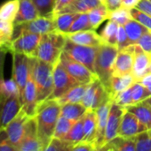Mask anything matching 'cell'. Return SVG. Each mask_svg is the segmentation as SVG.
<instances>
[{
	"instance_id": "7a4b0ae2",
	"label": "cell",
	"mask_w": 151,
	"mask_h": 151,
	"mask_svg": "<svg viewBox=\"0 0 151 151\" xmlns=\"http://www.w3.org/2000/svg\"><path fill=\"white\" fill-rule=\"evenodd\" d=\"M22 103L18 86L12 79L4 80L0 84V130L19 114Z\"/></svg>"
},
{
	"instance_id": "ee69618b",
	"label": "cell",
	"mask_w": 151,
	"mask_h": 151,
	"mask_svg": "<svg viewBox=\"0 0 151 151\" xmlns=\"http://www.w3.org/2000/svg\"><path fill=\"white\" fill-rule=\"evenodd\" d=\"M113 102H115L117 104L122 106V107H126L129 105H133V96H132V89L131 87L124 91H122L121 93H119L115 99L113 100Z\"/></svg>"
},
{
	"instance_id": "8fae6325",
	"label": "cell",
	"mask_w": 151,
	"mask_h": 151,
	"mask_svg": "<svg viewBox=\"0 0 151 151\" xmlns=\"http://www.w3.org/2000/svg\"><path fill=\"white\" fill-rule=\"evenodd\" d=\"M42 35L34 33H23L13 38L6 49L10 53H21L28 57H34L37 50Z\"/></svg>"
},
{
	"instance_id": "f546056e",
	"label": "cell",
	"mask_w": 151,
	"mask_h": 151,
	"mask_svg": "<svg viewBox=\"0 0 151 151\" xmlns=\"http://www.w3.org/2000/svg\"><path fill=\"white\" fill-rule=\"evenodd\" d=\"M78 16L77 12H65L53 14L56 30L62 34H68L73 22Z\"/></svg>"
},
{
	"instance_id": "44dd1931",
	"label": "cell",
	"mask_w": 151,
	"mask_h": 151,
	"mask_svg": "<svg viewBox=\"0 0 151 151\" xmlns=\"http://www.w3.org/2000/svg\"><path fill=\"white\" fill-rule=\"evenodd\" d=\"M66 36L73 42L79 44V45H84V46L98 47L101 43H103V41L100 34H98L94 29L83 30V31L75 32V33H69V34H66Z\"/></svg>"
},
{
	"instance_id": "ab89813d",
	"label": "cell",
	"mask_w": 151,
	"mask_h": 151,
	"mask_svg": "<svg viewBox=\"0 0 151 151\" xmlns=\"http://www.w3.org/2000/svg\"><path fill=\"white\" fill-rule=\"evenodd\" d=\"M136 151H151V136L149 130L143 131L133 137Z\"/></svg>"
},
{
	"instance_id": "836d02e7",
	"label": "cell",
	"mask_w": 151,
	"mask_h": 151,
	"mask_svg": "<svg viewBox=\"0 0 151 151\" xmlns=\"http://www.w3.org/2000/svg\"><path fill=\"white\" fill-rule=\"evenodd\" d=\"M84 117H85V115L81 119H79L78 120H77L75 122V124L71 127V129L69 132V134L62 140H65V141L70 142L74 146L77 145V143H79L80 142H83L84 137H85V132H84Z\"/></svg>"
},
{
	"instance_id": "9f6ffc18",
	"label": "cell",
	"mask_w": 151,
	"mask_h": 151,
	"mask_svg": "<svg viewBox=\"0 0 151 151\" xmlns=\"http://www.w3.org/2000/svg\"><path fill=\"white\" fill-rule=\"evenodd\" d=\"M146 101H147V102H148V103H149V104L151 105V96H150L148 99H146Z\"/></svg>"
},
{
	"instance_id": "5b68a950",
	"label": "cell",
	"mask_w": 151,
	"mask_h": 151,
	"mask_svg": "<svg viewBox=\"0 0 151 151\" xmlns=\"http://www.w3.org/2000/svg\"><path fill=\"white\" fill-rule=\"evenodd\" d=\"M118 53L117 46L101 43L99 47L95 59V73L104 87L109 89L110 80L113 76L114 64Z\"/></svg>"
},
{
	"instance_id": "b9f144b4",
	"label": "cell",
	"mask_w": 151,
	"mask_h": 151,
	"mask_svg": "<svg viewBox=\"0 0 151 151\" xmlns=\"http://www.w3.org/2000/svg\"><path fill=\"white\" fill-rule=\"evenodd\" d=\"M74 145L71 144L70 142L62 139L53 137V139L51 140L48 146L45 148L44 151H72Z\"/></svg>"
},
{
	"instance_id": "7c38bea8",
	"label": "cell",
	"mask_w": 151,
	"mask_h": 151,
	"mask_svg": "<svg viewBox=\"0 0 151 151\" xmlns=\"http://www.w3.org/2000/svg\"><path fill=\"white\" fill-rule=\"evenodd\" d=\"M60 61L69 73L80 84H90L98 78V76L90 71L85 65L70 58L63 50L61 54Z\"/></svg>"
},
{
	"instance_id": "4fadbf2b",
	"label": "cell",
	"mask_w": 151,
	"mask_h": 151,
	"mask_svg": "<svg viewBox=\"0 0 151 151\" xmlns=\"http://www.w3.org/2000/svg\"><path fill=\"white\" fill-rule=\"evenodd\" d=\"M18 151H43L41 142L38 139L37 126L35 116L29 117L26 123L24 135Z\"/></svg>"
},
{
	"instance_id": "7dc6e473",
	"label": "cell",
	"mask_w": 151,
	"mask_h": 151,
	"mask_svg": "<svg viewBox=\"0 0 151 151\" xmlns=\"http://www.w3.org/2000/svg\"><path fill=\"white\" fill-rule=\"evenodd\" d=\"M136 44L139 45L146 53L151 54V30L143 34Z\"/></svg>"
},
{
	"instance_id": "7bdbcfd3",
	"label": "cell",
	"mask_w": 151,
	"mask_h": 151,
	"mask_svg": "<svg viewBox=\"0 0 151 151\" xmlns=\"http://www.w3.org/2000/svg\"><path fill=\"white\" fill-rule=\"evenodd\" d=\"M130 12L133 19L137 20L138 22H140L141 24L151 30V16L135 7L130 9Z\"/></svg>"
},
{
	"instance_id": "8d00e7d4",
	"label": "cell",
	"mask_w": 151,
	"mask_h": 151,
	"mask_svg": "<svg viewBox=\"0 0 151 151\" xmlns=\"http://www.w3.org/2000/svg\"><path fill=\"white\" fill-rule=\"evenodd\" d=\"M131 89H132L133 104L141 103L151 96V93L150 92V90L139 81H135L131 86Z\"/></svg>"
},
{
	"instance_id": "e575fe53",
	"label": "cell",
	"mask_w": 151,
	"mask_h": 151,
	"mask_svg": "<svg viewBox=\"0 0 151 151\" xmlns=\"http://www.w3.org/2000/svg\"><path fill=\"white\" fill-rule=\"evenodd\" d=\"M14 23L0 19V47H7L13 37Z\"/></svg>"
},
{
	"instance_id": "f6af8a7d",
	"label": "cell",
	"mask_w": 151,
	"mask_h": 151,
	"mask_svg": "<svg viewBox=\"0 0 151 151\" xmlns=\"http://www.w3.org/2000/svg\"><path fill=\"white\" fill-rule=\"evenodd\" d=\"M130 45H131V42H130L129 38L127 36L125 27L119 26L118 31H117V47L118 50H121L125 48H127Z\"/></svg>"
},
{
	"instance_id": "681fc988",
	"label": "cell",
	"mask_w": 151,
	"mask_h": 151,
	"mask_svg": "<svg viewBox=\"0 0 151 151\" xmlns=\"http://www.w3.org/2000/svg\"><path fill=\"white\" fill-rule=\"evenodd\" d=\"M7 52L9 51L5 47H0V84L4 80V68L5 56Z\"/></svg>"
},
{
	"instance_id": "8992f818",
	"label": "cell",
	"mask_w": 151,
	"mask_h": 151,
	"mask_svg": "<svg viewBox=\"0 0 151 151\" xmlns=\"http://www.w3.org/2000/svg\"><path fill=\"white\" fill-rule=\"evenodd\" d=\"M99 47L79 45L67 38L63 51L76 61L85 65L90 71L95 73V59ZM96 74V73H95Z\"/></svg>"
},
{
	"instance_id": "bcb514c9",
	"label": "cell",
	"mask_w": 151,
	"mask_h": 151,
	"mask_svg": "<svg viewBox=\"0 0 151 151\" xmlns=\"http://www.w3.org/2000/svg\"><path fill=\"white\" fill-rule=\"evenodd\" d=\"M0 151H17L8 139L5 129L0 130Z\"/></svg>"
},
{
	"instance_id": "3957f363",
	"label": "cell",
	"mask_w": 151,
	"mask_h": 151,
	"mask_svg": "<svg viewBox=\"0 0 151 151\" xmlns=\"http://www.w3.org/2000/svg\"><path fill=\"white\" fill-rule=\"evenodd\" d=\"M66 40V35L58 31L42 35L35 58L54 65L60 59Z\"/></svg>"
},
{
	"instance_id": "74e56055",
	"label": "cell",
	"mask_w": 151,
	"mask_h": 151,
	"mask_svg": "<svg viewBox=\"0 0 151 151\" xmlns=\"http://www.w3.org/2000/svg\"><path fill=\"white\" fill-rule=\"evenodd\" d=\"M89 29H93L90 23L89 14L88 12H82V13H78V16L73 22L71 27L69 30V33H75V32L89 30Z\"/></svg>"
},
{
	"instance_id": "e0dca14e",
	"label": "cell",
	"mask_w": 151,
	"mask_h": 151,
	"mask_svg": "<svg viewBox=\"0 0 151 151\" xmlns=\"http://www.w3.org/2000/svg\"><path fill=\"white\" fill-rule=\"evenodd\" d=\"M31 65H32V63H31ZM21 103H22V110L26 112V114L29 117H34L36 115L38 103H37L36 86L33 79L32 71H30L28 82L25 86V88L21 96Z\"/></svg>"
},
{
	"instance_id": "83f0119b",
	"label": "cell",
	"mask_w": 151,
	"mask_h": 151,
	"mask_svg": "<svg viewBox=\"0 0 151 151\" xmlns=\"http://www.w3.org/2000/svg\"><path fill=\"white\" fill-rule=\"evenodd\" d=\"M87 111V109L81 103H67L61 105V116L72 120H78Z\"/></svg>"
},
{
	"instance_id": "1f68e13d",
	"label": "cell",
	"mask_w": 151,
	"mask_h": 151,
	"mask_svg": "<svg viewBox=\"0 0 151 151\" xmlns=\"http://www.w3.org/2000/svg\"><path fill=\"white\" fill-rule=\"evenodd\" d=\"M119 25L114 20L109 19L105 27L101 29L100 35L103 42L117 46V31Z\"/></svg>"
},
{
	"instance_id": "6f0895ef",
	"label": "cell",
	"mask_w": 151,
	"mask_h": 151,
	"mask_svg": "<svg viewBox=\"0 0 151 151\" xmlns=\"http://www.w3.org/2000/svg\"><path fill=\"white\" fill-rule=\"evenodd\" d=\"M150 73H151V54H150Z\"/></svg>"
},
{
	"instance_id": "d6986e66",
	"label": "cell",
	"mask_w": 151,
	"mask_h": 151,
	"mask_svg": "<svg viewBox=\"0 0 151 151\" xmlns=\"http://www.w3.org/2000/svg\"><path fill=\"white\" fill-rule=\"evenodd\" d=\"M125 111V108L117 104L115 102H112L109 119L106 127V133H105V144L113 139L114 137L117 136L118 129L120 127V123L123 118V115Z\"/></svg>"
},
{
	"instance_id": "52a82bcc",
	"label": "cell",
	"mask_w": 151,
	"mask_h": 151,
	"mask_svg": "<svg viewBox=\"0 0 151 151\" xmlns=\"http://www.w3.org/2000/svg\"><path fill=\"white\" fill-rule=\"evenodd\" d=\"M12 79L19 88L20 98L22 96L25 86L28 82L30 71L32 57L21 53H12Z\"/></svg>"
},
{
	"instance_id": "60d3db41",
	"label": "cell",
	"mask_w": 151,
	"mask_h": 151,
	"mask_svg": "<svg viewBox=\"0 0 151 151\" xmlns=\"http://www.w3.org/2000/svg\"><path fill=\"white\" fill-rule=\"evenodd\" d=\"M39 16H53L55 0H33Z\"/></svg>"
},
{
	"instance_id": "9c48e42d",
	"label": "cell",
	"mask_w": 151,
	"mask_h": 151,
	"mask_svg": "<svg viewBox=\"0 0 151 151\" xmlns=\"http://www.w3.org/2000/svg\"><path fill=\"white\" fill-rule=\"evenodd\" d=\"M57 31L53 15V16H39L32 20L14 25L13 38H16L20 35L28 32L38 35H44L46 33Z\"/></svg>"
},
{
	"instance_id": "f35d334b",
	"label": "cell",
	"mask_w": 151,
	"mask_h": 151,
	"mask_svg": "<svg viewBox=\"0 0 151 151\" xmlns=\"http://www.w3.org/2000/svg\"><path fill=\"white\" fill-rule=\"evenodd\" d=\"M130 19H132L130 9H127L123 6L113 12H110L109 15V19L114 20L119 26H124Z\"/></svg>"
},
{
	"instance_id": "f5cc1de1",
	"label": "cell",
	"mask_w": 151,
	"mask_h": 151,
	"mask_svg": "<svg viewBox=\"0 0 151 151\" xmlns=\"http://www.w3.org/2000/svg\"><path fill=\"white\" fill-rule=\"evenodd\" d=\"M105 4L110 12L122 6V0H106Z\"/></svg>"
},
{
	"instance_id": "2e32d148",
	"label": "cell",
	"mask_w": 151,
	"mask_h": 151,
	"mask_svg": "<svg viewBox=\"0 0 151 151\" xmlns=\"http://www.w3.org/2000/svg\"><path fill=\"white\" fill-rule=\"evenodd\" d=\"M146 130H148L147 127L142 123L133 113L125 110L120 123L117 135L125 138H133L138 134Z\"/></svg>"
},
{
	"instance_id": "d590c367",
	"label": "cell",
	"mask_w": 151,
	"mask_h": 151,
	"mask_svg": "<svg viewBox=\"0 0 151 151\" xmlns=\"http://www.w3.org/2000/svg\"><path fill=\"white\" fill-rule=\"evenodd\" d=\"M75 122H76L75 120L67 119L63 116H60V118L57 121L56 127H55L53 137L59 138V139H64L65 136L70 131V129L73 127V125L75 124Z\"/></svg>"
},
{
	"instance_id": "ba28073f",
	"label": "cell",
	"mask_w": 151,
	"mask_h": 151,
	"mask_svg": "<svg viewBox=\"0 0 151 151\" xmlns=\"http://www.w3.org/2000/svg\"><path fill=\"white\" fill-rule=\"evenodd\" d=\"M80 83L73 78L59 61L53 66V91L48 99H58Z\"/></svg>"
},
{
	"instance_id": "277c9868",
	"label": "cell",
	"mask_w": 151,
	"mask_h": 151,
	"mask_svg": "<svg viewBox=\"0 0 151 151\" xmlns=\"http://www.w3.org/2000/svg\"><path fill=\"white\" fill-rule=\"evenodd\" d=\"M53 66L36 58H32L31 71L37 91V103L49 98L53 91Z\"/></svg>"
},
{
	"instance_id": "d4e9b609",
	"label": "cell",
	"mask_w": 151,
	"mask_h": 151,
	"mask_svg": "<svg viewBox=\"0 0 151 151\" xmlns=\"http://www.w3.org/2000/svg\"><path fill=\"white\" fill-rule=\"evenodd\" d=\"M100 150L105 151H136L133 138H125L117 135L109 141Z\"/></svg>"
},
{
	"instance_id": "7402d4cb",
	"label": "cell",
	"mask_w": 151,
	"mask_h": 151,
	"mask_svg": "<svg viewBox=\"0 0 151 151\" xmlns=\"http://www.w3.org/2000/svg\"><path fill=\"white\" fill-rule=\"evenodd\" d=\"M135 81H135L133 73L127 74V75H123V76H112V78L110 80L109 88L108 89L112 101L115 99V97L119 93L129 88Z\"/></svg>"
},
{
	"instance_id": "9a60e30c",
	"label": "cell",
	"mask_w": 151,
	"mask_h": 151,
	"mask_svg": "<svg viewBox=\"0 0 151 151\" xmlns=\"http://www.w3.org/2000/svg\"><path fill=\"white\" fill-rule=\"evenodd\" d=\"M134 61V44L118 50L114 64L113 76H123L133 73Z\"/></svg>"
},
{
	"instance_id": "5bb4252c",
	"label": "cell",
	"mask_w": 151,
	"mask_h": 151,
	"mask_svg": "<svg viewBox=\"0 0 151 151\" xmlns=\"http://www.w3.org/2000/svg\"><path fill=\"white\" fill-rule=\"evenodd\" d=\"M28 119H29V116H28L26 112L21 109L19 114L4 128L9 141L17 149V151L22 141L24 132H25L26 123Z\"/></svg>"
},
{
	"instance_id": "30bf717a",
	"label": "cell",
	"mask_w": 151,
	"mask_h": 151,
	"mask_svg": "<svg viewBox=\"0 0 151 151\" xmlns=\"http://www.w3.org/2000/svg\"><path fill=\"white\" fill-rule=\"evenodd\" d=\"M112 101L108 89L99 78L88 85L81 104L87 109L97 110L107 102Z\"/></svg>"
},
{
	"instance_id": "ac0fdd59",
	"label": "cell",
	"mask_w": 151,
	"mask_h": 151,
	"mask_svg": "<svg viewBox=\"0 0 151 151\" xmlns=\"http://www.w3.org/2000/svg\"><path fill=\"white\" fill-rule=\"evenodd\" d=\"M113 101L107 102L106 104L100 106L97 110V134L94 141V145L96 150H100L105 145V133L106 127L109 119V114L110 111V107Z\"/></svg>"
},
{
	"instance_id": "6da1fadb",
	"label": "cell",
	"mask_w": 151,
	"mask_h": 151,
	"mask_svg": "<svg viewBox=\"0 0 151 151\" xmlns=\"http://www.w3.org/2000/svg\"><path fill=\"white\" fill-rule=\"evenodd\" d=\"M61 105L56 99H46L38 104L36 111L38 139L43 151L53 137L57 121L61 116Z\"/></svg>"
},
{
	"instance_id": "db71d44e",
	"label": "cell",
	"mask_w": 151,
	"mask_h": 151,
	"mask_svg": "<svg viewBox=\"0 0 151 151\" xmlns=\"http://www.w3.org/2000/svg\"><path fill=\"white\" fill-rule=\"evenodd\" d=\"M140 0H122V6L127 9H132L136 6Z\"/></svg>"
},
{
	"instance_id": "816d5d0a",
	"label": "cell",
	"mask_w": 151,
	"mask_h": 151,
	"mask_svg": "<svg viewBox=\"0 0 151 151\" xmlns=\"http://www.w3.org/2000/svg\"><path fill=\"white\" fill-rule=\"evenodd\" d=\"M74 0H55V6H54V10H53V14L58 13L60 11H61L63 8L68 6Z\"/></svg>"
},
{
	"instance_id": "603a6c76",
	"label": "cell",
	"mask_w": 151,
	"mask_h": 151,
	"mask_svg": "<svg viewBox=\"0 0 151 151\" xmlns=\"http://www.w3.org/2000/svg\"><path fill=\"white\" fill-rule=\"evenodd\" d=\"M37 17H39V13L33 0H20L19 12L16 16L14 25L32 20Z\"/></svg>"
},
{
	"instance_id": "484cf974",
	"label": "cell",
	"mask_w": 151,
	"mask_h": 151,
	"mask_svg": "<svg viewBox=\"0 0 151 151\" xmlns=\"http://www.w3.org/2000/svg\"><path fill=\"white\" fill-rule=\"evenodd\" d=\"M125 108L127 111L133 113L147 127L148 130L151 129V105L146 100Z\"/></svg>"
},
{
	"instance_id": "4316f807",
	"label": "cell",
	"mask_w": 151,
	"mask_h": 151,
	"mask_svg": "<svg viewBox=\"0 0 151 151\" xmlns=\"http://www.w3.org/2000/svg\"><path fill=\"white\" fill-rule=\"evenodd\" d=\"M125 29L126 31L127 36L129 38V41L131 42V45L136 44L139 39L142 37L143 34L148 32L150 29L138 22L137 20L133 19V18L130 19L125 25Z\"/></svg>"
},
{
	"instance_id": "f1b7e54d",
	"label": "cell",
	"mask_w": 151,
	"mask_h": 151,
	"mask_svg": "<svg viewBox=\"0 0 151 151\" xmlns=\"http://www.w3.org/2000/svg\"><path fill=\"white\" fill-rule=\"evenodd\" d=\"M89 84H79L70 88L61 97L56 99L61 105L67 103H81Z\"/></svg>"
},
{
	"instance_id": "cb8c5ba5",
	"label": "cell",
	"mask_w": 151,
	"mask_h": 151,
	"mask_svg": "<svg viewBox=\"0 0 151 151\" xmlns=\"http://www.w3.org/2000/svg\"><path fill=\"white\" fill-rule=\"evenodd\" d=\"M84 132L85 137L83 142L94 144L97 134V112L96 110L89 109L84 117Z\"/></svg>"
},
{
	"instance_id": "c3c4849f",
	"label": "cell",
	"mask_w": 151,
	"mask_h": 151,
	"mask_svg": "<svg viewBox=\"0 0 151 151\" xmlns=\"http://www.w3.org/2000/svg\"><path fill=\"white\" fill-rule=\"evenodd\" d=\"M96 150L95 145L87 142H80L77 145L74 146L72 151H93Z\"/></svg>"
},
{
	"instance_id": "f907efd6",
	"label": "cell",
	"mask_w": 151,
	"mask_h": 151,
	"mask_svg": "<svg viewBox=\"0 0 151 151\" xmlns=\"http://www.w3.org/2000/svg\"><path fill=\"white\" fill-rule=\"evenodd\" d=\"M135 8L144 12L151 16V0H140Z\"/></svg>"
},
{
	"instance_id": "680465c9",
	"label": "cell",
	"mask_w": 151,
	"mask_h": 151,
	"mask_svg": "<svg viewBox=\"0 0 151 151\" xmlns=\"http://www.w3.org/2000/svg\"><path fill=\"white\" fill-rule=\"evenodd\" d=\"M100 1H101L102 4H105V3H106V0H100Z\"/></svg>"
},
{
	"instance_id": "4dcf8cb0",
	"label": "cell",
	"mask_w": 151,
	"mask_h": 151,
	"mask_svg": "<svg viewBox=\"0 0 151 151\" xmlns=\"http://www.w3.org/2000/svg\"><path fill=\"white\" fill-rule=\"evenodd\" d=\"M19 7L20 0H6L0 4V19L14 23Z\"/></svg>"
},
{
	"instance_id": "11a10c76",
	"label": "cell",
	"mask_w": 151,
	"mask_h": 151,
	"mask_svg": "<svg viewBox=\"0 0 151 151\" xmlns=\"http://www.w3.org/2000/svg\"><path fill=\"white\" fill-rule=\"evenodd\" d=\"M139 82H141L142 84H143L151 93V73H149L148 75H146L145 77H143Z\"/></svg>"
},
{
	"instance_id": "ffe728a7",
	"label": "cell",
	"mask_w": 151,
	"mask_h": 151,
	"mask_svg": "<svg viewBox=\"0 0 151 151\" xmlns=\"http://www.w3.org/2000/svg\"><path fill=\"white\" fill-rule=\"evenodd\" d=\"M150 55L146 53L139 45L134 44V61L133 75L136 81H140L150 73Z\"/></svg>"
},
{
	"instance_id": "d6a6232c",
	"label": "cell",
	"mask_w": 151,
	"mask_h": 151,
	"mask_svg": "<svg viewBox=\"0 0 151 151\" xmlns=\"http://www.w3.org/2000/svg\"><path fill=\"white\" fill-rule=\"evenodd\" d=\"M88 14H89L91 26H92L93 29L95 30L101 26V24L104 20L109 19V11L108 10L105 4H101L99 6L91 10L88 12Z\"/></svg>"
}]
</instances>
